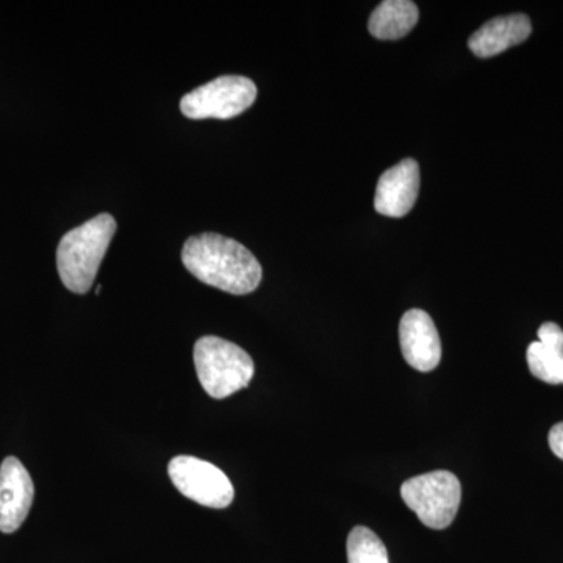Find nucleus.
<instances>
[{"instance_id":"1","label":"nucleus","mask_w":563,"mask_h":563,"mask_svg":"<svg viewBox=\"0 0 563 563\" xmlns=\"http://www.w3.org/2000/svg\"><path fill=\"white\" fill-rule=\"evenodd\" d=\"M181 262L196 279L231 295H250L262 282V265L254 254L220 233L188 239L181 250Z\"/></svg>"},{"instance_id":"3","label":"nucleus","mask_w":563,"mask_h":563,"mask_svg":"<svg viewBox=\"0 0 563 563\" xmlns=\"http://www.w3.org/2000/svg\"><path fill=\"white\" fill-rule=\"evenodd\" d=\"M195 365L207 395L224 399L243 390L254 377L251 355L239 344L207 335L195 344Z\"/></svg>"},{"instance_id":"14","label":"nucleus","mask_w":563,"mask_h":563,"mask_svg":"<svg viewBox=\"0 0 563 563\" xmlns=\"http://www.w3.org/2000/svg\"><path fill=\"white\" fill-rule=\"evenodd\" d=\"M548 442H550L551 451L563 461V422H559L551 429Z\"/></svg>"},{"instance_id":"8","label":"nucleus","mask_w":563,"mask_h":563,"mask_svg":"<svg viewBox=\"0 0 563 563\" xmlns=\"http://www.w3.org/2000/svg\"><path fill=\"white\" fill-rule=\"evenodd\" d=\"M35 485L20 459H3L0 465V532L13 533L31 512Z\"/></svg>"},{"instance_id":"5","label":"nucleus","mask_w":563,"mask_h":563,"mask_svg":"<svg viewBox=\"0 0 563 563\" xmlns=\"http://www.w3.org/2000/svg\"><path fill=\"white\" fill-rule=\"evenodd\" d=\"M257 99L254 81L243 76H221L185 95L180 110L190 120H231Z\"/></svg>"},{"instance_id":"9","label":"nucleus","mask_w":563,"mask_h":563,"mask_svg":"<svg viewBox=\"0 0 563 563\" xmlns=\"http://www.w3.org/2000/svg\"><path fill=\"white\" fill-rule=\"evenodd\" d=\"M420 166L406 158L380 176L374 195V209L388 218H402L413 209L420 192Z\"/></svg>"},{"instance_id":"10","label":"nucleus","mask_w":563,"mask_h":563,"mask_svg":"<svg viewBox=\"0 0 563 563\" xmlns=\"http://www.w3.org/2000/svg\"><path fill=\"white\" fill-rule=\"evenodd\" d=\"M531 20L526 14H509L485 22L470 36L468 47L476 57L490 58L529 38Z\"/></svg>"},{"instance_id":"7","label":"nucleus","mask_w":563,"mask_h":563,"mask_svg":"<svg viewBox=\"0 0 563 563\" xmlns=\"http://www.w3.org/2000/svg\"><path fill=\"white\" fill-rule=\"evenodd\" d=\"M399 343L406 362L420 373L435 369L442 361V342L431 314L412 309L399 322Z\"/></svg>"},{"instance_id":"13","label":"nucleus","mask_w":563,"mask_h":563,"mask_svg":"<svg viewBox=\"0 0 563 563\" xmlns=\"http://www.w3.org/2000/svg\"><path fill=\"white\" fill-rule=\"evenodd\" d=\"M346 551L347 563H390L383 540L365 526L352 529Z\"/></svg>"},{"instance_id":"4","label":"nucleus","mask_w":563,"mask_h":563,"mask_svg":"<svg viewBox=\"0 0 563 563\" xmlns=\"http://www.w3.org/2000/svg\"><path fill=\"white\" fill-rule=\"evenodd\" d=\"M401 496L422 525L431 529H446L453 525L461 507L462 487L455 474L439 470L406 481Z\"/></svg>"},{"instance_id":"2","label":"nucleus","mask_w":563,"mask_h":563,"mask_svg":"<svg viewBox=\"0 0 563 563\" xmlns=\"http://www.w3.org/2000/svg\"><path fill=\"white\" fill-rule=\"evenodd\" d=\"M114 232L117 221L111 214L102 213L63 236L57 250V268L69 291L77 295L90 291Z\"/></svg>"},{"instance_id":"12","label":"nucleus","mask_w":563,"mask_h":563,"mask_svg":"<svg viewBox=\"0 0 563 563\" xmlns=\"http://www.w3.org/2000/svg\"><path fill=\"white\" fill-rule=\"evenodd\" d=\"M420 11L410 0H385L373 11L368 31L377 40H399L417 25Z\"/></svg>"},{"instance_id":"11","label":"nucleus","mask_w":563,"mask_h":563,"mask_svg":"<svg viewBox=\"0 0 563 563\" xmlns=\"http://www.w3.org/2000/svg\"><path fill=\"white\" fill-rule=\"evenodd\" d=\"M539 340L529 344V372L551 385L563 384V331L555 322L540 325Z\"/></svg>"},{"instance_id":"6","label":"nucleus","mask_w":563,"mask_h":563,"mask_svg":"<svg viewBox=\"0 0 563 563\" xmlns=\"http://www.w3.org/2000/svg\"><path fill=\"white\" fill-rule=\"evenodd\" d=\"M168 474L174 487L185 498L210 509H225L235 496L231 479L224 472L202 459L177 455L169 462Z\"/></svg>"}]
</instances>
